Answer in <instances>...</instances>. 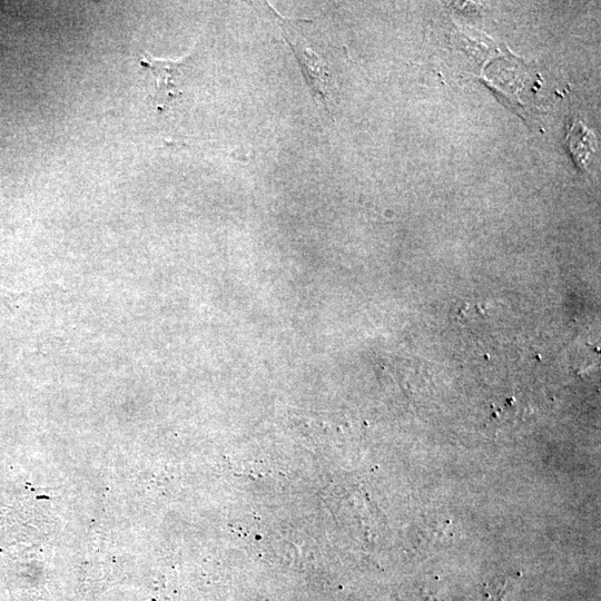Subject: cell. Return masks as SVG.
Returning a JSON list of instances; mask_svg holds the SVG:
<instances>
[{
	"mask_svg": "<svg viewBox=\"0 0 601 601\" xmlns=\"http://www.w3.org/2000/svg\"><path fill=\"white\" fill-rule=\"evenodd\" d=\"M566 145L581 167H588L595 152V138L581 122H573L568 130Z\"/></svg>",
	"mask_w": 601,
	"mask_h": 601,
	"instance_id": "3957f363",
	"label": "cell"
},
{
	"mask_svg": "<svg viewBox=\"0 0 601 601\" xmlns=\"http://www.w3.org/2000/svg\"><path fill=\"white\" fill-rule=\"evenodd\" d=\"M275 17L283 30L287 43L293 49L303 76L311 87L312 95L317 101L329 110L331 77L327 66L321 57L307 45L299 35L298 29L290 21L279 16L275 10Z\"/></svg>",
	"mask_w": 601,
	"mask_h": 601,
	"instance_id": "6da1fadb",
	"label": "cell"
},
{
	"mask_svg": "<svg viewBox=\"0 0 601 601\" xmlns=\"http://www.w3.org/2000/svg\"><path fill=\"white\" fill-rule=\"evenodd\" d=\"M140 65L144 69H148L156 80L152 100L157 110H165L183 95L180 86L186 60H157L148 52H144L140 57Z\"/></svg>",
	"mask_w": 601,
	"mask_h": 601,
	"instance_id": "7a4b0ae2",
	"label": "cell"
}]
</instances>
